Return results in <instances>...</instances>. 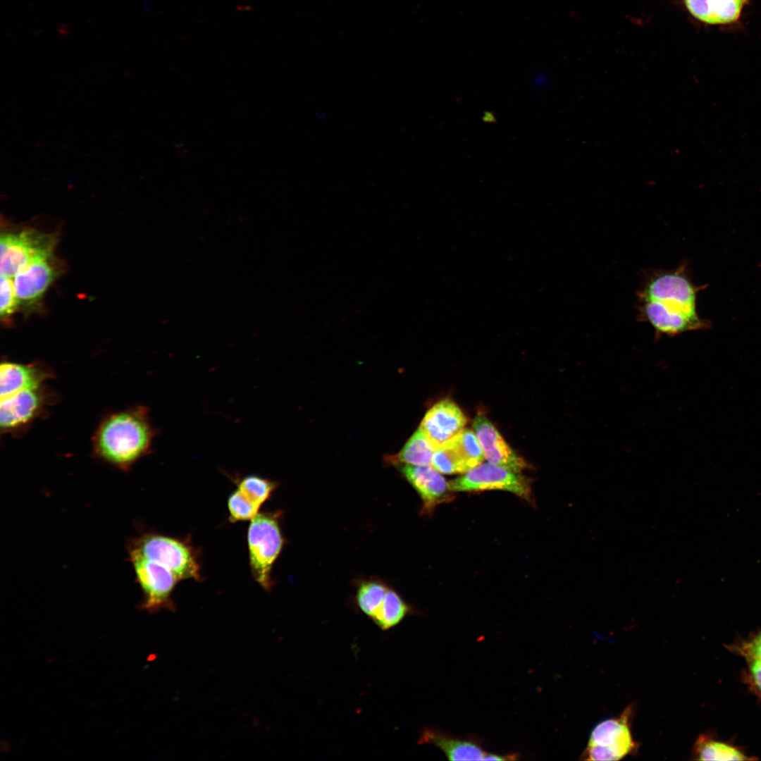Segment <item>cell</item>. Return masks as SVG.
<instances>
[{"instance_id":"30bf717a","label":"cell","mask_w":761,"mask_h":761,"mask_svg":"<svg viewBox=\"0 0 761 761\" xmlns=\"http://www.w3.org/2000/svg\"><path fill=\"white\" fill-rule=\"evenodd\" d=\"M44 385L14 393L1 399L0 426L2 432L21 430L39 417L53 400Z\"/></svg>"},{"instance_id":"8fae6325","label":"cell","mask_w":761,"mask_h":761,"mask_svg":"<svg viewBox=\"0 0 761 761\" xmlns=\"http://www.w3.org/2000/svg\"><path fill=\"white\" fill-rule=\"evenodd\" d=\"M466 421V416L457 404L445 399L428 409L420 428L435 450L464 429Z\"/></svg>"},{"instance_id":"cb8c5ba5","label":"cell","mask_w":761,"mask_h":761,"mask_svg":"<svg viewBox=\"0 0 761 761\" xmlns=\"http://www.w3.org/2000/svg\"><path fill=\"white\" fill-rule=\"evenodd\" d=\"M0 299V315L6 318L13 313L19 304L13 280L10 277L1 276Z\"/></svg>"},{"instance_id":"9a60e30c","label":"cell","mask_w":761,"mask_h":761,"mask_svg":"<svg viewBox=\"0 0 761 761\" xmlns=\"http://www.w3.org/2000/svg\"><path fill=\"white\" fill-rule=\"evenodd\" d=\"M418 743L436 746L450 760H486L489 753L483 750L478 738L454 736L431 727L423 729Z\"/></svg>"},{"instance_id":"ac0fdd59","label":"cell","mask_w":761,"mask_h":761,"mask_svg":"<svg viewBox=\"0 0 761 761\" xmlns=\"http://www.w3.org/2000/svg\"><path fill=\"white\" fill-rule=\"evenodd\" d=\"M435 449L419 427L408 440L402 449L397 454L385 457V462L397 466L400 464L431 465Z\"/></svg>"},{"instance_id":"277c9868","label":"cell","mask_w":761,"mask_h":761,"mask_svg":"<svg viewBox=\"0 0 761 761\" xmlns=\"http://www.w3.org/2000/svg\"><path fill=\"white\" fill-rule=\"evenodd\" d=\"M128 552H134L170 569L179 580L200 579L195 553L185 542L161 534L147 533L132 540Z\"/></svg>"},{"instance_id":"5bb4252c","label":"cell","mask_w":761,"mask_h":761,"mask_svg":"<svg viewBox=\"0 0 761 761\" xmlns=\"http://www.w3.org/2000/svg\"><path fill=\"white\" fill-rule=\"evenodd\" d=\"M52 256L39 259L21 268L13 277L18 304L31 305L38 301L56 276Z\"/></svg>"},{"instance_id":"52a82bcc","label":"cell","mask_w":761,"mask_h":761,"mask_svg":"<svg viewBox=\"0 0 761 761\" xmlns=\"http://www.w3.org/2000/svg\"><path fill=\"white\" fill-rule=\"evenodd\" d=\"M136 581L143 593L140 609L150 613L173 610L171 594L179 579L163 565L140 554L128 552Z\"/></svg>"},{"instance_id":"d4e9b609","label":"cell","mask_w":761,"mask_h":761,"mask_svg":"<svg viewBox=\"0 0 761 761\" xmlns=\"http://www.w3.org/2000/svg\"><path fill=\"white\" fill-rule=\"evenodd\" d=\"M745 650L748 657L761 660V632L748 643Z\"/></svg>"},{"instance_id":"2e32d148","label":"cell","mask_w":761,"mask_h":761,"mask_svg":"<svg viewBox=\"0 0 761 761\" xmlns=\"http://www.w3.org/2000/svg\"><path fill=\"white\" fill-rule=\"evenodd\" d=\"M51 377V371L45 366L4 361L0 369L1 399L22 390L39 388Z\"/></svg>"},{"instance_id":"7402d4cb","label":"cell","mask_w":761,"mask_h":761,"mask_svg":"<svg viewBox=\"0 0 761 761\" xmlns=\"http://www.w3.org/2000/svg\"><path fill=\"white\" fill-rule=\"evenodd\" d=\"M276 483L257 476H247L237 483V488L248 500L261 507L271 496Z\"/></svg>"},{"instance_id":"603a6c76","label":"cell","mask_w":761,"mask_h":761,"mask_svg":"<svg viewBox=\"0 0 761 761\" xmlns=\"http://www.w3.org/2000/svg\"><path fill=\"white\" fill-rule=\"evenodd\" d=\"M229 519L232 522L252 520L259 514L260 507L248 500L238 489L228 500Z\"/></svg>"},{"instance_id":"8992f818","label":"cell","mask_w":761,"mask_h":761,"mask_svg":"<svg viewBox=\"0 0 761 761\" xmlns=\"http://www.w3.org/2000/svg\"><path fill=\"white\" fill-rule=\"evenodd\" d=\"M56 237L35 230L5 233L0 239L1 276L10 278L37 259L52 256Z\"/></svg>"},{"instance_id":"3957f363","label":"cell","mask_w":761,"mask_h":761,"mask_svg":"<svg viewBox=\"0 0 761 761\" xmlns=\"http://www.w3.org/2000/svg\"><path fill=\"white\" fill-rule=\"evenodd\" d=\"M249 565L255 581L264 589L271 586V570L284 540L274 513L258 514L250 522L247 533Z\"/></svg>"},{"instance_id":"5b68a950","label":"cell","mask_w":761,"mask_h":761,"mask_svg":"<svg viewBox=\"0 0 761 761\" xmlns=\"http://www.w3.org/2000/svg\"><path fill=\"white\" fill-rule=\"evenodd\" d=\"M633 708L628 706L614 718L600 722L593 729L582 754L586 760H619L637 749L631 731Z\"/></svg>"},{"instance_id":"4fadbf2b","label":"cell","mask_w":761,"mask_h":761,"mask_svg":"<svg viewBox=\"0 0 761 761\" xmlns=\"http://www.w3.org/2000/svg\"><path fill=\"white\" fill-rule=\"evenodd\" d=\"M473 428L485 459L489 462L517 473L526 467L524 459L509 446L485 415L475 417Z\"/></svg>"},{"instance_id":"484cf974","label":"cell","mask_w":761,"mask_h":761,"mask_svg":"<svg viewBox=\"0 0 761 761\" xmlns=\"http://www.w3.org/2000/svg\"><path fill=\"white\" fill-rule=\"evenodd\" d=\"M748 657L750 660V669L752 677L756 686L761 691V660L755 657Z\"/></svg>"},{"instance_id":"d6986e66","label":"cell","mask_w":761,"mask_h":761,"mask_svg":"<svg viewBox=\"0 0 761 761\" xmlns=\"http://www.w3.org/2000/svg\"><path fill=\"white\" fill-rule=\"evenodd\" d=\"M411 612V608L394 590L388 588L382 604L371 620L383 631L398 625Z\"/></svg>"},{"instance_id":"e0dca14e","label":"cell","mask_w":761,"mask_h":761,"mask_svg":"<svg viewBox=\"0 0 761 761\" xmlns=\"http://www.w3.org/2000/svg\"><path fill=\"white\" fill-rule=\"evenodd\" d=\"M748 0H684L688 11L708 24H728L736 21Z\"/></svg>"},{"instance_id":"ffe728a7","label":"cell","mask_w":761,"mask_h":761,"mask_svg":"<svg viewBox=\"0 0 761 761\" xmlns=\"http://www.w3.org/2000/svg\"><path fill=\"white\" fill-rule=\"evenodd\" d=\"M695 755L700 760H745L748 757L737 748L711 740L705 736L699 738L695 745Z\"/></svg>"},{"instance_id":"ba28073f","label":"cell","mask_w":761,"mask_h":761,"mask_svg":"<svg viewBox=\"0 0 761 761\" xmlns=\"http://www.w3.org/2000/svg\"><path fill=\"white\" fill-rule=\"evenodd\" d=\"M451 491L502 490L530 500V479L490 462H482L463 475L448 482Z\"/></svg>"},{"instance_id":"44dd1931","label":"cell","mask_w":761,"mask_h":761,"mask_svg":"<svg viewBox=\"0 0 761 761\" xmlns=\"http://www.w3.org/2000/svg\"><path fill=\"white\" fill-rule=\"evenodd\" d=\"M388 588L378 581H363L356 594L358 607L371 619L382 604Z\"/></svg>"},{"instance_id":"6da1fadb","label":"cell","mask_w":761,"mask_h":761,"mask_svg":"<svg viewBox=\"0 0 761 761\" xmlns=\"http://www.w3.org/2000/svg\"><path fill=\"white\" fill-rule=\"evenodd\" d=\"M700 290L688 274L686 265L670 270L649 271L637 290V316L656 335L675 336L705 328L707 322L696 310Z\"/></svg>"},{"instance_id":"7a4b0ae2","label":"cell","mask_w":761,"mask_h":761,"mask_svg":"<svg viewBox=\"0 0 761 761\" xmlns=\"http://www.w3.org/2000/svg\"><path fill=\"white\" fill-rule=\"evenodd\" d=\"M152 436L146 409L132 407L103 420L93 438L94 450L102 461L128 470L147 453Z\"/></svg>"},{"instance_id":"7c38bea8","label":"cell","mask_w":761,"mask_h":761,"mask_svg":"<svg viewBox=\"0 0 761 761\" xmlns=\"http://www.w3.org/2000/svg\"><path fill=\"white\" fill-rule=\"evenodd\" d=\"M404 478L420 496L422 512L429 514L450 497L448 483L432 466L400 464L396 466Z\"/></svg>"},{"instance_id":"9c48e42d","label":"cell","mask_w":761,"mask_h":761,"mask_svg":"<svg viewBox=\"0 0 761 761\" xmlns=\"http://www.w3.org/2000/svg\"><path fill=\"white\" fill-rule=\"evenodd\" d=\"M484 459L475 433L464 428L434 451L431 466L444 474H464Z\"/></svg>"}]
</instances>
